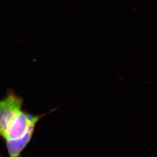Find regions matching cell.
Returning a JSON list of instances; mask_svg holds the SVG:
<instances>
[{"mask_svg": "<svg viewBox=\"0 0 157 157\" xmlns=\"http://www.w3.org/2000/svg\"><path fill=\"white\" fill-rule=\"evenodd\" d=\"M23 99L12 90L0 99V139L5 141L8 157H22L32 140L36 125L48 113L33 115L23 109Z\"/></svg>", "mask_w": 157, "mask_h": 157, "instance_id": "obj_1", "label": "cell"}]
</instances>
